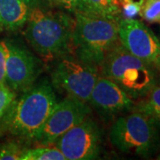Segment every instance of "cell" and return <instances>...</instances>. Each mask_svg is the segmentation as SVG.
I'll return each instance as SVG.
<instances>
[{
	"instance_id": "obj_8",
	"label": "cell",
	"mask_w": 160,
	"mask_h": 160,
	"mask_svg": "<svg viewBox=\"0 0 160 160\" xmlns=\"http://www.w3.org/2000/svg\"><path fill=\"white\" fill-rule=\"evenodd\" d=\"M6 49V84L15 92H22L36 84L44 69V62L23 44L4 41Z\"/></svg>"
},
{
	"instance_id": "obj_9",
	"label": "cell",
	"mask_w": 160,
	"mask_h": 160,
	"mask_svg": "<svg viewBox=\"0 0 160 160\" xmlns=\"http://www.w3.org/2000/svg\"><path fill=\"white\" fill-rule=\"evenodd\" d=\"M88 103L67 96L56 103L36 143L38 145H53L62 135L91 115Z\"/></svg>"
},
{
	"instance_id": "obj_18",
	"label": "cell",
	"mask_w": 160,
	"mask_h": 160,
	"mask_svg": "<svg viewBox=\"0 0 160 160\" xmlns=\"http://www.w3.org/2000/svg\"><path fill=\"white\" fill-rule=\"evenodd\" d=\"M46 5L52 8L74 13L76 12H83L84 0H42Z\"/></svg>"
},
{
	"instance_id": "obj_10",
	"label": "cell",
	"mask_w": 160,
	"mask_h": 160,
	"mask_svg": "<svg viewBox=\"0 0 160 160\" xmlns=\"http://www.w3.org/2000/svg\"><path fill=\"white\" fill-rule=\"evenodd\" d=\"M118 36L122 46L134 56L160 68V40L142 22L120 18Z\"/></svg>"
},
{
	"instance_id": "obj_12",
	"label": "cell",
	"mask_w": 160,
	"mask_h": 160,
	"mask_svg": "<svg viewBox=\"0 0 160 160\" xmlns=\"http://www.w3.org/2000/svg\"><path fill=\"white\" fill-rule=\"evenodd\" d=\"M42 0H0V29L15 32L24 28L29 14Z\"/></svg>"
},
{
	"instance_id": "obj_11",
	"label": "cell",
	"mask_w": 160,
	"mask_h": 160,
	"mask_svg": "<svg viewBox=\"0 0 160 160\" xmlns=\"http://www.w3.org/2000/svg\"><path fill=\"white\" fill-rule=\"evenodd\" d=\"M88 104L99 114L107 118L129 112L135 107L131 97L112 80L101 74L92 90Z\"/></svg>"
},
{
	"instance_id": "obj_17",
	"label": "cell",
	"mask_w": 160,
	"mask_h": 160,
	"mask_svg": "<svg viewBox=\"0 0 160 160\" xmlns=\"http://www.w3.org/2000/svg\"><path fill=\"white\" fill-rule=\"evenodd\" d=\"M139 15L147 22L160 24V0H143Z\"/></svg>"
},
{
	"instance_id": "obj_14",
	"label": "cell",
	"mask_w": 160,
	"mask_h": 160,
	"mask_svg": "<svg viewBox=\"0 0 160 160\" xmlns=\"http://www.w3.org/2000/svg\"><path fill=\"white\" fill-rule=\"evenodd\" d=\"M158 71L160 78V68ZM133 109H137L149 115L160 125V79L145 97V100L142 101L139 104H135Z\"/></svg>"
},
{
	"instance_id": "obj_15",
	"label": "cell",
	"mask_w": 160,
	"mask_h": 160,
	"mask_svg": "<svg viewBox=\"0 0 160 160\" xmlns=\"http://www.w3.org/2000/svg\"><path fill=\"white\" fill-rule=\"evenodd\" d=\"M66 158L54 145H38L28 148L22 155L21 160H65Z\"/></svg>"
},
{
	"instance_id": "obj_5",
	"label": "cell",
	"mask_w": 160,
	"mask_h": 160,
	"mask_svg": "<svg viewBox=\"0 0 160 160\" xmlns=\"http://www.w3.org/2000/svg\"><path fill=\"white\" fill-rule=\"evenodd\" d=\"M158 125L149 115L132 109L115 120L109 130V141L122 153L148 157L159 142Z\"/></svg>"
},
{
	"instance_id": "obj_21",
	"label": "cell",
	"mask_w": 160,
	"mask_h": 160,
	"mask_svg": "<svg viewBox=\"0 0 160 160\" xmlns=\"http://www.w3.org/2000/svg\"><path fill=\"white\" fill-rule=\"evenodd\" d=\"M6 49L4 41H2L0 42V85L6 84Z\"/></svg>"
},
{
	"instance_id": "obj_3",
	"label": "cell",
	"mask_w": 160,
	"mask_h": 160,
	"mask_svg": "<svg viewBox=\"0 0 160 160\" xmlns=\"http://www.w3.org/2000/svg\"><path fill=\"white\" fill-rule=\"evenodd\" d=\"M100 74L112 80L132 100L146 97L159 80L154 64L134 56L120 42L107 54Z\"/></svg>"
},
{
	"instance_id": "obj_19",
	"label": "cell",
	"mask_w": 160,
	"mask_h": 160,
	"mask_svg": "<svg viewBox=\"0 0 160 160\" xmlns=\"http://www.w3.org/2000/svg\"><path fill=\"white\" fill-rule=\"evenodd\" d=\"M120 16L125 19H133L140 14L143 0H118Z\"/></svg>"
},
{
	"instance_id": "obj_7",
	"label": "cell",
	"mask_w": 160,
	"mask_h": 160,
	"mask_svg": "<svg viewBox=\"0 0 160 160\" xmlns=\"http://www.w3.org/2000/svg\"><path fill=\"white\" fill-rule=\"evenodd\" d=\"M103 131L91 115L69 129L53 144L66 160H92L102 150Z\"/></svg>"
},
{
	"instance_id": "obj_16",
	"label": "cell",
	"mask_w": 160,
	"mask_h": 160,
	"mask_svg": "<svg viewBox=\"0 0 160 160\" xmlns=\"http://www.w3.org/2000/svg\"><path fill=\"white\" fill-rule=\"evenodd\" d=\"M29 145L18 140L0 144V160H21L22 155Z\"/></svg>"
},
{
	"instance_id": "obj_1",
	"label": "cell",
	"mask_w": 160,
	"mask_h": 160,
	"mask_svg": "<svg viewBox=\"0 0 160 160\" xmlns=\"http://www.w3.org/2000/svg\"><path fill=\"white\" fill-rule=\"evenodd\" d=\"M56 103V95L48 80L35 84L14 98L0 118V136L8 132L29 146L36 143Z\"/></svg>"
},
{
	"instance_id": "obj_2",
	"label": "cell",
	"mask_w": 160,
	"mask_h": 160,
	"mask_svg": "<svg viewBox=\"0 0 160 160\" xmlns=\"http://www.w3.org/2000/svg\"><path fill=\"white\" fill-rule=\"evenodd\" d=\"M73 13L52 8L43 1L35 6L24 26V37L45 62L72 52Z\"/></svg>"
},
{
	"instance_id": "obj_13",
	"label": "cell",
	"mask_w": 160,
	"mask_h": 160,
	"mask_svg": "<svg viewBox=\"0 0 160 160\" xmlns=\"http://www.w3.org/2000/svg\"><path fill=\"white\" fill-rule=\"evenodd\" d=\"M83 12L118 21L121 18L118 0H84Z\"/></svg>"
},
{
	"instance_id": "obj_20",
	"label": "cell",
	"mask_w": 160,
	"mask_h": 160,
	"mask_svg": "<svg viewBox=\"0 0 160 160\" xmlns=\"http://www.w3.org/2000/svg\"><path fill=\"white\" fill-rule=\"evenodd\" d=\"M15 97V92L10 89L6 84L0 85V118L6 113V109Z\"/></svg>"
},
{
	"instance_id": "obj_6",
	"label": "cell",
	"mask_w": 160,
	"mask_h": 160,
	"mask_svg": "<svg viewBox=\"0 0 160 160\" xmlns=\"http://www.w3.org/2000/svg\"><path fill=\"white\" fill-rule=\"evenodd\" d=\"M51 84L58 91L88 103L100 76L96 66L87 63L70 52L52 62Z\"/></svg>"
},
{
	"instance_id": "obj_22",
	"label": "cell",
	"mask_w": 160,
	"mask_h": 160,
	"mask_svg": "<svg viewBox=\"0 0 160 160\" xmlns=\"http://www.w3.org/2000/svg\"><path fill=\"white\" fill-rule=\"evenodd\" d=\"M158 159H160V155L158 156Z\"/></svg>"
},
{
	"instance_id": "obj_4",
	"label": "cell",
	"mask_w": 160,
	"mask_h": 160,
	"mask_svg": "<svg viewBox=\"0 0 160 160\" xmlns=\"http://www.w3.org/2000/svg\"><path fill=\"white\" fill-rule=\"evenodd\" d=\"M73 15L72 52L100 69L109 52L120 42L118 21L84 12H76Z\"/></svg>"
}]
</instances>
